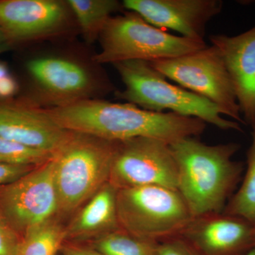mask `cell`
<instances>
[{
  "label": "cell",
  "instance_id": "cell-1",
  "mask_svg": "<svg viewBox=\"0 0 255 255\" xmlns=\"http://www.w3.org/2000/svg\"><path fill=\"white\" fill-rule=\"evenodd\" d=\"M46 111L69 131L112 142L150 137L170 145L186 137H197L206 127L199 119L150 112L127 102L114 103L97 98Z\"/></svg>",
  "mask_w": 255,
  "mask_h": 255
},
{
  "label": "cell",
  "instance_id": "cell-2",
  "mask_svg": "<svg viewBox=\"0 0 255 255\" xmlns=\"http://www.w3.org/2000/svg\"><path fill=\"white\" fill-rule=\"evenodd\" d=\"M169 145L177 162V191L192 217L223 212L243 172V162L233 159L241 145H208L189 137Z\"/></svg>",
  "mask_w": 255,
  "mask_h": 255
},
{
  "label": "cell",
  "instance_id": "cell-3",
  "mask_svg": "<svg viewBox=\"0 0 255 255\" xmlns=\"http://www.w3.org/2000/svg\"><path fill=\"white\" fill-rule=\"evenodd\" d=\"M123 82L124 90L116 92L117 98L150 112L164 111L201 119L222 130L243 131L235 121L223 118L212 102L170 83L149 62L130 60L114 64Z\"/></svg>",
  "mask_w": 255,
  "mask_h": 255
},
{
  "label": "cell",
  "instance_id": "cell-4",
  "mask_svg": "<svg viewBox=\"0 0 255 255\" xmlns=\"http://www.w3.org/2000/svg\"><path fill=\"white\" fill-rule=\"evenodd\" d=\"M117 143L71 132L53 157L59 213L78 209L109 182Z\"/></svg>",
  "mask_w": 255,
  "mask_h": 255
},
{
  "label": "cell",
  "instance_id": "cell-5",
  "mask_svg": "<svg viewBox=\"0 0 255 255\" xmlns=\"http://www.w3.org/2000/svg\"><path fill=\"white\" fill-rule=\"evenodd\" d=\"M101 50L93 57L95 63L171 59L194 53L207 46L204 40L174 36L147 22L137 13L127 11L112 16L101 33Z\"/></svg>",
  "mask_w": 255,
  "mask_h": 255
},
{
  "label": "cell",
  "instance_id": "cell-6",
  "mask_svg": "<svg viewBox=\"0 0 255 255\" xmlns=\"http://www.w3.org/2000/svg\"><path fill=\"white\" fill-rule=\"evenodd\" d=\"M117 214L121 229L157 243L180 236L192 218L179 191L160 186L118 189Z\"/></svg>",
  "mask_w": 255,
  "mask_h": 255
},
{
  "label": "cell",
  "instance_id": "cell-7",
  "mask_svg": "<svg viewBox=\"0 0 255 255\" xmlns=\"http://www.w3.org/2000/svg\"><path fill=\"white\" fill-rule=\"evenodd\" d=\"M150 63L166 78L212 102L223 115L246 124L232 80L216 47L211 45L183 56Z\"/></svg>",
  "mask_w": 255,
  "mask_h": 255
},
{
  "label": "cell",
  "instance_id": "cell-8",
  "mask_svg": "<svg viewBox=\"0 0 255 255\" xmlns=\"http://www.w3.org/2000/svg\"><path fill=\"white\" fill-rule=\"evenodd\" d=\"M39 104L58 108L95 99L97 94L112 91L107 80L96 78L86 65L68 57L47 55L33 58L26 65Z\"/></svg>",
  "mask_w": 255,
  "mask_h": 255
},
{
  "label": "cell",
  "instance_id": "cell-9",
  "mask_svg": "<svg viewBox=\"0 0 255 255\" xmlns=\"http://www.w3.org/2000/svg\"><path fill=\"white\" fill-rule=\"evenodd\" d=\"M109 182L117 189L160 186L177 190V165L170 145L150 137L117 142Z\"/></svg>",
  "mask_w": 255,
  "mask_h": 255
},
{
  "label": "cell",
  "instance_id": "cell-10",
  "mask_svg": "<svg viewBox=\"0 0 255 255\" xmlns=\"http://www.w3.org/2000/svg\"><path fill=\"white\" fill-rule=\"evenodd\" d=\"M53 157L0 189V213L18 233L23 235L59 213Z\"/></svg>",
  "mask_w": 255,
  "mask_h": 255
},
{
  "label": "cell",
  "instance_id": "cell-11",
  "mask_svg": "<svg viewBox=\"0 0 255 255\" xmlns=\"http://www.w3.org/2000/svg\"><path fill=\"white\" fill-rule=\"evenodd\" d=\"M73 17L67 1H0V28L11 43L60 36L70 28Z\"/></svg>",
  "mask_w": 255,
  "mask_h": 255
},
{
  "label": "cell",
  "instance_id": "cell-12",
  "mask_svg": "<svg viewBox=\"0 0 255 255\" xmlns=\"http://www.w3.org/2000/svg\"><path fill=\"white\" fill-rule=\"evenodd\" d=\"M253 223L223 212L194 216L180 236L201 255H246L254 248Z\"/></svg>",
  "mask_w": 255,
  "mask_h": 255
},
{
  "label": "cell",
  "instance_id": "cell-13",
  "mask_svg": "<svg viewBox=\"0 0 255 255\" xmlns=\"http://www.w3.org/2000/svg\"><path fill=\"white\" fill-rule=\"evenodd\" d=\"M123 7L157 28L191 39L204 40L206 25L222 11L221 0H124Z\"/></svg>",
  "mask_w": 255,
  "mask_h": 255
},
{
  "label": "cell",
  "instance_id": "cell-14",
  "mask_svg": "<svg viewBox=\"0 0 255 255\" xmlns=\"http://www.w3.org/2000/svg\"><path fill=\"white\" fill-rule=\"evenodd\" d=\"M45 109L0 103V137L54 155L70 137Z\"/></svg>",
  "mask_w": 255,
  "mask_h": 255
},
{
  "label": "cell",
  "instance_id": "cell-15",
  "mask_svg": "<svg viewBox=\"0 0 255 255\" xmlns=\"http://www.w3.org/2000/svg\"><path fill=\"white\" fill-rule=\"evenodd\" d=\"M231 80L246 124H255V26L235 36L212 35Z\"/></svg>",
  "mask_w": 255,
  "mask_h": 255
},
{
  "label": "cell",
  "instance_id": "cell-16",
  "mask_svg": "<svg viewBox=\"0 0 255 255\" xmlns=\"http://www.w3.org/2000/svg\"><path fill=\"white\" fill-rule=\"evenodd\" d=\"M118 189L110 182L92 197L65 228L66 239L100 237L120 230L117 214Z\"/></svg>",
  "mask_w": 255,
  "mask_h": 255
},
{
  "label": "cell",
  "instance_id": "cell-17",
  "mask_svg": "<svg viewBox=\"0 0 255 255\" xmlns=\"http://www.w3.org/2000/svg\"><path fill=\"white\" fill-rule=\"evenodd\" d=\"M74 18L85 41L94 43L114 13L123 7L117 0H68Z\"/></svg>",
  "mask_w": 255,
  "mask_h": 255
},
{
  "label": "cell",
  "instance_id": "cell-18",
  "mask_svg": "<svg viewBox=\"0 0 255 255\" xmlns=\"http://www.w3.org/2000/svg\"><path fill=\"white\" fill-rule=\"evenodd\" d=\"M65 240V228L49 220L23 233L14 255H56Z\"/></svg>",
  "mask_w": 255,
  "mask_h": 255
},
{
  "label": "cell",
  "instance_id": "cell-19",
  "mask_svg": "<svg viewBox=\"0 0 255 255\" xmlns=\"http://www.w3.org/2000/svg\"><path fill=\"white\" fill-rule=\"evenodd\" d=\"M252 143L247 152V169L241 187L233 194L223 212L243 218L255 226V124L251 126Z\"/></svg>",
  "mask_w": 255,
  "mask_h": 255
},
{
  "label": "cell",
  "instance_id": "cell-20",
  "mask_svg": "<svg viewBox=\"0 0 255 255\" xmlns=\"http://www.w3.org/2000/svg\"><path fill=\"white\" fill-rule=\"evenodd\" d=\"M158 243L120 229L97 238L95 249L104 255H157Z\"/></svg>",
  "mask_w": 255,
  "mask_h": 255
},
{
  "label": "cell",
  "instance_id": "cell-21",
  "mask_svg": "<svg viewBox=\"0 0 255 255\" xmlns=\"http://www.w3.org/2000/svg\"><path fill=\"white\" fill-rule=\"evenodd\" d=\"M53 154L0 137V162L12 165L38 167L48 162Z\"/></svg>",
  "mask_w": 255,
  "mask_h": 255
},
{
  "label": "cell",
  "instance_id": "cell-22",
  "mask_svg": "<svg viewBox=\"0 0 255 255\" xmlns=\"http://www.w3.org/2000/svg\"><path fill=\"white\" fill-rule=\"evenodd\" d=\"M157 255H201L181 236L159 242Z\"/></svg>",
  "mask_w": 255,
  "mask_h": 255
},
{
  "label": "cell",
  "instance_id": "cell-23",
  "mask_svg": "<svg viewBox=\"0 0 255 255\" xmlns=\"http://www.w3.org/2000/svg\"><path fill=\"white\" fill-rule=\"evenodd\" d=\"M20 238L0 213V255H14Z\"/></svg>",
  "mask_w": 255,
  "mask_h": 255
},
{
  "label": "cell",
  "instance_id": "cell-24",
  "mask_svg": "<svg viewBox=\"0 0 255 255\" xmlns=\"http://www.w3.org/2000/svg\"><path fill=\"white\" fill-rule=\"evenodd\" d=\"M32 169L33 167L29 166L12 165L0 162V189L17 180Z\"/></svg>",
  "mask_w": 255,
  "mask_h": 255
},
{
  "label": "cell",
  "instance_id": "cell-25",
  "mask_svg": "<svg viewBox=\"0 0 255 255\" xmlns=\"http://www.w3.org/2000/svg\"><path fill=\"white\" fill-rule=\"evenodd\" d=\"M17 83L11 75L0 79V97L8 98L14 95L17 90Z\"/></svg>",
  "mask_w": 255,
  "mask_h": 255
},
{
  "label": "cell",
  "instance_id": "cell-26",
  "mask_svg": "<svg viewBox=\"0 0 255 255\" xmlns=\"http://www.w3.org/2000/svg\"><path fill=\"white\" fill-rule=\"evenodd\" d=\"M60 251L63 255H104L96 250L73 246H63Z\"/></svg>",
  "mask_w": 255,
  "mask_h": 255
},
{
  "label": "cell",
  "instance_id": "cell-27",
  "mask_svg": "<svg viewBox=\"0 0 255 255\" xmlns=\"http://www.w3.org/2000/svg\"><path fill=\"white\" fill-rule=\"evenodd\" d=\"M12 43L10 42H0V54L11 49Z\"/></svg>",
  "mask_w": 255,
  "mask_h": 255
},
{
  "label": "cell",
  "instance_id": "cell-28",
  "mask_svg": "<svg viewBox=\"0 0 255 255\" xmlns=\"http://www.w3.org/2000/svg\"><path fill=\"white\" fill-rule=\"evenodd\" d=\"M9 75V71H8L6 65H5L4 63H0V79L5 78Z\"/></svg>",
  "mask_w": 255,
  "mask_h": 255
},
{
  "label": "cell",
  "instance_id": "cell-29",
  "mask_svg": "<svg viewBox=\"0 0 255 255\" xmlns=\"http://www.w3.org/2000/svg\"><path fill=\"white\" fill-rule=\"evenodd\" d=\"M0 42H9L1 28H0Z\"/></svg>",
  "mask_w": 255,
  "mask_h": 255
},
{
  "label": "cell",
  "instance_id": "cell-30",
  "mask_svg": "<svg viewBox=\"0 0 255 255\" xmlns=\"http://www.w3.org/2000/svg\"><path fill=\"white\" fill-rule=\"evenodd\" d=\"M246 255H255V248H253L252 251H250L249 253H248V254H246Z\"/></svg>",
  "mask_w": 255,
  "mask_h": 255
},
{
  "label": "cell",
  "instance_id": "cell-31",
  "mask_svg": "<svg viewBox=\"0 0 255 255\" xmlns=\"http://www.w3.org/2000/svg\"><path fill=\"white\" fill-rule=\"evenodd\" d=\"M254 248L255 249V246H254Z\"/></svg>",
  "mask_w": 255,
  "mask_h": 255
}]
</instances>
